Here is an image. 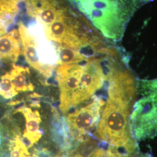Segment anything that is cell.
I'll list each match as a JSON object with an SVG mask.
<instances>
[{
  "instance_id": "1",
  "label": "cell",
  "mask_w": 157,
  "mask_h": 157,
  "mask_svg": "<svg viewBox=\"0 0 157 157\" xmlns=\"http://www.w3.org/2000/svg\"><path fill=\"white\" fill-rule=\"evenodd\" d=\"M106 39L118 42L135 12L143 5L140 0H68Z\"/></svg>"
},
{
  "instance_id": "2",
  "label": "cell",
  "mask_w": 157,
  "mask_h": 157,
  "mask_svg": "<svg viewBox=\"0 0 157 157\" xmlns=\"http://www.w3.org/2000/svg\"><path fill=\"white\" fill-rule=\"evenodd\" d=\"M135 100L108 94L101 112L95 135L109 146L120 147L135 143L129 128V117Z\"/></svg>"
},
{
  "instance_id": "3",
  "label": "cell",
  "mask_w": 157,
  "mask_h": 157,
  "mask_svg": "<svg viewBox=\"0 0 157 157\" xmlns=\"http://www.w3.org/2000/svg\"><path fill=\"white\" fill-rule=\"evenodd\" d=\"M88 60L77 64L60 65L56 69V79L60 91L59 109L63 114L87 101L83 90L82 75Z\"/></svg>"
},
{
  "instance_id": "4",
  "label": "cell",
  "mask_w": 157,
  "mask_h": 157,
  "mask_svg": "<svg viewBox=\"0 0 157 157\" xmlns=\"http://www.w3.org/2000/svg\"><path fill=\"white\" fill-rule=\"evenodd\" d=\"M129 128L137 140L157 136V100L144 96L135 102L129 117Z\"/></svg>"
},
{
  "instance_id": "5",
  "label": "cell",
  "mask_w": 157,
  "mask_h": 157,
  "mask_svg": "<svg viewBox=\"0 0 157 157\" xmlns=\"http://www.w3.org/2000/svg\"><path fill=\"white\" fill-rule=\"evenodd\" d=\"M105 101L94 96L91 102L68 114L67 124L69 133L75 139L83 140L84 137L97 127Z\"/></svg>"
},
{
  "instance_id": "6",
  "label": "cell",
  "mask_w": 157,
  "mask_h": 157,
  "mask_svg": "<svg viewBox=\"0 0 157 157\" xmlns=\"http://www.w3.org/2000/svg\"><path fill=\"white\" fill-rule=\"evenodd\" d=\"M18 32L21 41L23 55L26 61L46 78H49L54 69L45 67L40 62L37 55V40L30 33L28 28L22 22L18 24Z\"/></svg>"
},
{
  "instance_id": "7",
  "label": "cell",
  "mask_w": 157,
  "mask_h": 157,
  "mask_svg": "<svg viewBox=\"0 0 157 157\" xmlns=\"http://www.w3.org/2000/svg\"><path fill=\"white\" fill-rule=\"evenodd\" d=\"M16 112L21 113L26 120V130L21 137L29 150L40 140L42 136L39 130L40 124L41 122L39 112L37 110L33 111L31 108L25 107L19 108Z\"/></svg>"
},
{
  "instance_id": "8",
  "label": "cell",
  "mask_w": 157,
  "mask_h": 157,
  "mask_svg": "<svg viewBox=\"0 0 157 157\" xmlns=\"http://www.w3.org/2000/svg\"><path fill=\"white\" fill-rule=\"evenodd\" d=\"M19 32L13 29L0 37V60L16 62L22 51Z\"/></svg>"
},
{
  "instance_id": "9",
  "label": "cell",
  "mask_w": 157,
  "mask_h": 157,
  "mask_svg": "<svg viewBox=\"0 0 157 157\" xmlns=\"http://www.w3.org/2000/svg\"><path fill=\"white\" fill-rule=\"evenodd\" d=\"M12 81L17 92L32 91L34 86L30 78V71L29 67H24L14 63L10 71Z\"/></svg>"
},
{
  "instance_id": "10",
  "label": "cell",
  "mask_w": 157,
  "mask_h": 157,
  "mask_svg": "<svg viewBox=\"0 0 157 157\" xmlns=\"http://www.w3.org/2000/svg\"><path fill=\"white\" fill-rule=\"evenodd\" d=\"M56 53L58 56L57 65H59L80 63L86 61L90 57L93 56H88L80 51L61 45L57 47Z\"/></svg>"
},
{
  "instance_id": "11",
  "label": "cell",
  "mask_w": 157,
  "mask_h": 157,
  "mask_svg": "<svg viewBox=\"0 0 157 157\" xmlns=\"http://www.w3.org/2000/svg\"><path fill=\"white\" fill-rule=\"evenodd\" d=\"M18 94L12 81L10 72L1 76L0 96L4 99H11Z\"/></svg>"
},
{
  "instance_id": "12",
  "label": "cell",
  "mask_w": 157,
  "mask_h": 157,
  "mask_svg": "<svg viewBox=\"0 0 157 157\" xmlns=\"http://www.w3.org/2000/svg\"><path fill=\"white\" fill-rule=\"evenodd\" d=\"M137 88L143 96H150L157 100V78L152 80H141Z\"/></svg>"
},
{
  "instance_id": "13",
  "label": "cell",
  "mask_w": 157,
  "mask_h": 157,
  "mask_svg": "<svg viewBox=\"0 0 157 157\" xmlns=\"http://www.w3.org/2000/svg\"><path fill=\"white\" fill-rule=\"evenodd\" d=\"M15 15L0 11V36L4 34L13 23Z\"/></svg>"
},
{
  "instance_id": "14",
  "label": "cell",
  "mask_w": 157,
  "mask_h": 157,
  "mask_svg": "<svg viewBox=\"0 0 157 157\" xmlns=\"http://www.w3.org/2000/svg\"><path fill=\"white\" fill-rule=\"evenodd\" d=\"M140 1H141L142 4H146V3L151 2V1H154V0H140Z\"/></svg>"
}]
</instances>
